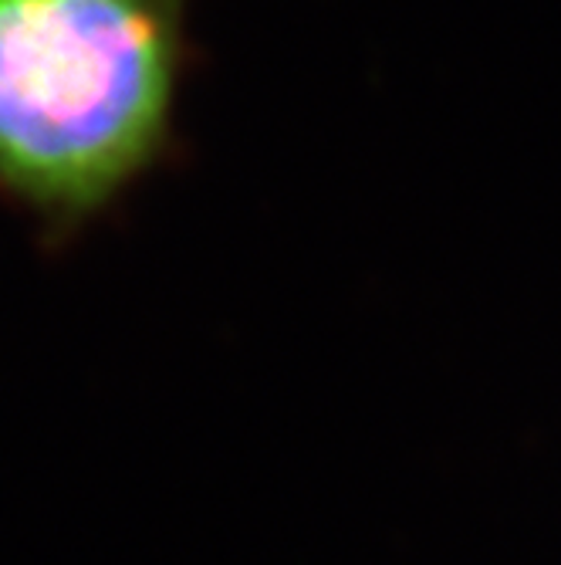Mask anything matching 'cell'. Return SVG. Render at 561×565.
<instances>
[{"label": "cell", "instance_id": "cell-1", "mask_svg": "<svg viewBox=\"0 0 561 565\" xmlns=\"http://www.w3.org/2000/svg\"><path fill=\"white\" fill-rule=\"evenodd\" d=\"M196 0H0V211L75 247L186 163Z\"/></svg>", "mask_w": 561, "mask_h": 565}]
</instances>
